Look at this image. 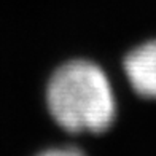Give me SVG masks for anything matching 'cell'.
<instances>
[{"mask_svg":"<svg viewBox=\"0 0 156 156\" xmlns=\"http://www.w3.org/2000/svg\"><path fill=\"white\" fill-rule=\"evenodd\" d=\"M38 156H84V154L76 148H53V150L43 151Z\"/></svg>","mask_w":156,"mask_h":156,"instance_id":"cell-3","label":"cell"},{"mask_svg":"<svg viewBox=\"0 0 156 156\" xmlns=\"http://www.w3.org/2000/svg\"><path fill=\"white\" fill-rule=\"evenodd\" d=\"M123 67L136 94L156 101V38L127 53Z\"/></svg>","mask_w":156,"mask_h":156,"instance_id":"cell-2","label":"cell"},{"mask_svg":"<svg viewBox=\"0 0 156 156\" xmlns=\"http://www.w3.org/2000/svg\"><path fill=\"white\" fill-rule=\"evenodd\" d=\"M46 101L56 123L70 132H102L112 126L116 113L107 75L83 59L70 61L53 73Z\"/></svg>","mask_w":156,"mask_h":156,"instance_id":"cell-1","label":"cell"}]
</instances>
